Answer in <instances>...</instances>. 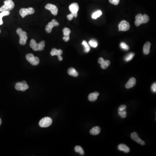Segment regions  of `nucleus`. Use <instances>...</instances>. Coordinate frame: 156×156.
I'll list each match as a JSON object with an SVG mask.
<instances>
[{
  "mask_svg": "<svg viewBox=\"0 0 156 156\" xmlns=\"http://www.w3.org/2000/svg\"><path fill=\"white\" fill-rule=\"evenodd\" d=\"M101 131V129L98 126H96L92 128L90 131V133L92 135H98Z\"/></svg>",
  "mask_w": 156,
  "mask_h": 156,
  "instance_id": "obj_18",
  "label": "nucleus"
},
{
  "mask_svg": "<svg viewBox=\"0 0 156 156\" xmlns=\"http://www.w3.org/2000/svg\"><path fill=\"white\" fill-rule=\"evenodd\" d=\"M118 148L121 151H124L126 153H129L130 151V148L124 144H120L118 146Z\"/></svg>",
  "mask_w": 156,
  "mask_h": 156,
  "instance_id": "obj_20",
  "label": "nucleus"
},
{
  "mask_svg": "<svg viewBox=\"0 0 156 156\" xmlns=\"http://www.w3.org/2000/svg\"><path fill=\"white\" fill-rule=\"evenodd\" d=\"M131 138L132 140H134L135 142H137V143L141 145H145V142L143 140H142L141 138H140L138 136V134L136 132H134L131 133Z\"/></svg>",
  "mask_w": 156,
  "mask_h": 156,
  "instance_id": "obj_14",
  "label": "nucleus"
},
{
  "mask_svg": "<svg viewBox=\"0 0 156 156\" xmlns=\"http://www.w3.org/2000/svg\"><path fill=\"white\" fill-rule=\"evenodd\" d=\"M135 20V25L137 27H138L142 23H148L149 21V17L148 15H142V14H139L136 16Z\"/></svg>",
  "mask_w": 156,
  "mask_h": 156,
  "instance_id": "obj_1",
  "label": "nucleus"
},
{
  "mask_svg": "<svg viewBox=\"0 0 156 156\" xmlns=\"http://www.w3.org/2000/svg\"><path fill=\"white\" fill-rule=\"evenodd\" d=\"M52 119L50 118L45 117L41 119L39 122V125L42 128H47L49 127L52 124Z\"/></svg>",
  "mask_w": 156,
  "mask_h": 156,
  "instance_id": "obj_6",
  "label": "nucleus"
},
{
  "mask_svg": "<svg viewBox=\"0 0 156 156\" xmlns=\"http://www.w3.org/2000/svg\"><path fill=\"white\" fill-rule=\"evenodd\" d=\"M120 47L122 49H123L124 50H128L129 49V47L128 45L124 43V42H122L120 43Z\"/></svg>",
  "mask_w": 156,
  "mask_h": 156,
  "instance_id": "obj_29",
  "label": "nucleus"
},
{
  "mask_svg": "<svg viewBox=\"0 0 156 156\" xmlns=\"http://www.w3.org/2000/svg\"><path fill=\"white\" fill-rule=\"evenodd\" d=\"M102 14V12L101 10H97V11H96V12L93 13L92 15H91V17H92V18H93V19H96L97 18H98L100 16H101Z\"/></svg>",
  "mask_w": 156,
  "mask_h": 156,
  "instance_id": "obj_24",
  "label": "nucleus"
},
{
  "mask_svg": "<svg viewBox=\"0 0 156 156\" xmlns=\"http://www.w3.org/2000/svg\"><path fill=\"white\" fill-rule=\"evenodd\" d=\"M82 44L84 47V52L86 53H89L90 50V47L89 45L88 44L87 42L85 41H83Z\"/></svg>",
  "mask_w": 156,
  "mask_h": 156,
  "instance_id": "obj_21",
  "label": "nucleus"
},
{
  "mask_svg": "<svg viewBox=\"0 0 156 156\" xmlns=\"http://www.w3.org/2000/svg\"><path fill=\"white\" fill-rule=\"evenodd\" d=\"M16 32L20 37V40H19L20 44L22 45H25L27 43V41L28 39L27 33L25 31H23L22 29L20 28L16 30Z\"/></svg>",
  "mask_w": 156,
  "mask_h": 156,
  "instance_id": "obj_3",
  "label": "nucleus"
},
{
  "mask_svg": "<svg viewBox=\"0 0 156 156\" xmlns=\"http://www.w3.org/2000/svg\"><path fill=\"white\" fill-rule=\"evenodd\" d=\"M134 56H135V54H134V53H130V54H129L128 55L126 56V57L124 58V60H125V61L126 62L130 61L131 60L133 59Z\"/></svg>",
  "mask_w": 156,
  "mask_h": 156,
  "instance_id": "obj_27",
  "label": "nucleus"
},
{
  "mask_svg": "<svg viewBox=\"0 0 156 156\" xmlns=\"http://www.w3.org/2000/svg\"><path fill=\"white\" fill-rule=\"evenodd\" d=\"M89 46H90V47H91L92 48L97 47L98 45V43L97 41L96 40H94V39L90 40L89 42Z\"/></svg>",
  "mask_w": 156,
  "mask_h": 156,
  "instance_id": "obj_26",
  "label": "nucleus"
},
{
  "mask_svg": "<svg viewBox=\"0 0 156 156\" xmlns=\"http://www.w3.org/2000/svg\"><path fill=\"white\" fill-rule=\"evenodd\" d=\"M98 97L94 93H90L88 96V99L90 102H95L97 99Z\"/></svg>",
  "mask_w": 156,
  "mask_h": 156,
  "instance_id": "obj_23",
  "label": "nucleus"
},
{
  "mask_svg": "<svg viewBox=\"0 0 156 156\" xmlns=\"http://www.w3.org/2000/svg\"><path fill=\"white\" fill-rule=\"evenodd\" d=\"M69 9L71 13L74 15V17H77L78 16V11L79 10V6L78 3H72L69 5Z\"/></svg>",
  "mask_w": 156,
  "mask_h": 156,
  "instance_id": "obj_12",
  "label": "nucleus"
},
{
  "mask_svg": "<svg viewBox=\"0 0 156 156\" xmlns=\"http://www.w3.org/2000/svg\"><path fill=\"white\" fill-rule=\"evenodd\" d=\"M2 121L1 118H0V126H1V124Z\"/></svg>",
  "mask_w": 156,
  "mask_h": 156,
  "instance_id": "obj_38",
  "label": "nucleus"
},
{
  "mask_svg": "<svg viewBox=\"0 0 156 156\" xmlns=\"http://www.w3.org/2000/svg\"><path fill=\"white\" fill-rule=\"evenodd\" d=\"M30 46L34 51H42L44 50V47H45V42L44 41H42L37 44L35 40L32 39L30 41Z\"/></svg>",
  "mask_w": 156,
  "mask_h": 156,
  "instance_id": "obj_2",
  "label": "nucleus"
},
{
  "mask_svg": "<svg viewBox=\"0 0 156 156\" xmlns=\"http://www.w3.org/2000/svg\"><path fill=\"white\" fill-rule=\"evenodd\" d=\"M3 23V21L2 19L0 18V25H2Z\"/></svg>",
  "mask_w": 156,
  "mask_h": 156,
  "instance_id": "obj_37",
  "label": "nucleus"
},
{
  "mask_svg": "<svg viewBox=\"0 0 156 156\" xmlns=\"http://www.w3.org/2000/svg\"><path fill=\"white\" fill-rule=\"evenodd\" d=\"M75 151L77 153H79L81 155H84V151L81 146H76L75 148Z\"/></svg>",
  "mask_w": 156,
  "mask_h": 156,
  "instance_id": "obj_25",
  "label": "nucleus"
},
{
  "mask_svg": "<svg viewBox=\"0 0 156 156\" xmlns=\"http://www.w3.org/2000/svg\"><path fill=\"white\" fill-rule=\"evenodd\" d=\"M110 61L109 60H104L103 62L101 64V67L102 69H106L110 65Z\"/></svg>",
  "mask_w": 156,
  "mask_h": 156,
  "instance_id": "obj_22",
  "label": "nucleus"
},
{
  "mask_svg": "<svg viewBox=\"0 0 156 156\" xmlns=\"http://www.w3.org/2000/svg\"><path fill=\"white\" fill-rule=\"evenodd\" d=\"M109 1L111 4L117 5L119 3L120 0H109Z\"/></svg>",
  "mask_w": 156,
  "mask_h": 156,
  "instance_id": "obj_31",
  "label": "nucleus"
},
{
  "mask_svg": "<svg viewBox=\"0 0 156 156\" xmlns=\"http://www.w3.org/2000/svg\"><path fill=\"white\" fill-rule=\"evenodd\" d=\"M67 73L69 75L74 77H76L78 76V72L73 67L69 68L68 70Z\"/></svg>",
  "mask_w": 156,
  "mask_h": 156,
  "instance_id": "obj_19",
  "label": "nucleus"
},
{
  "mask_svg": "<svg viewBox=\"0 0 156 156\" xmlns=\"http://www.w3.org/2000/svg\"><path fill=\"white\" fill-rule=\"evenodd\" d=\"M94 93L98 97V96H99V93H98V92H97V91H95V92H94Z\"/></svg>",
  "mask_w": 156,
  "mask_h": 156,
  "instance_id": "obj_36",
  "label": "nucleus"
},
{
  "mask_svg": "<svg viewBox=\"0 0 156 156\" xmlns=\"http://www.w3.org/2000/svg\"><path fill=\"white\" fill-rule=\"evenodd\" d=\"M74 17V15L72 13L67 16V18L68 20H69V21H71V20H73Z\"/></svg>",
  "mask_w": 156,
  "mask_h": 156,
  "instance_id": "obj_33",
  "label": "nucleus"
},
{
  "mask_svg": "<svg viewBox=\"0 0 156 156\" xmlns=\"http://www.w3.org/2000/svg\"><path fill=\"white\" fill-rule=\"evenodd\" d=\"M104 60L102 58V57H101V58H99L98 60V63H99V64H101V63H102L103 62V61Z\"/></svg>",
  "mask_w": 156,
  "mask_h": 156,
  "instance_id": "obj_35",
  "label": "nucleus"
},
{
  "mask_svg": "<svg viewBox=\"0 0 156 156\" xmlns=\"http://www.w3.org/2000/svg\"><path fill=\"white\" fill-rule=\"evenodd\" d=\"M15 88L16 90L24 91L29 89V86L25 81L21 82H18L16 84Z\"/></svg>",
  "mask_w": 156,
  "mask_h": 156,
  "instance_id": "obj_7",
  "label": "nucleus"
},
{
  "mask_svg": "<svg viewBox=\"0 0 156 156\" xmlns=\"http://www.w3.org/2000/svg\"><path fill=\"white\" fill-rule=\"evenodd\" d=\"M151 90H152V91L154 92H156V83H155L153 84L152 85V86H151Z\"/></svg>",
  "mask_w": 156,
  "mask_h": 156,
  "instance_id": "obj_34",
  "label": "nucleus"
},
{
  "mask_svg": "<svg viewBox=\"0 0 156 156\" xmlns=\"http://www.w3.org/2000/svg\"><path fill=\"white\" fill-rule=\"evenodd\" d=\"M118 114L122 118H125L127 116V112L126 110L118 111Z\"/></svg>",
  "mask_w": 156,
  "mask_h": 156,
  "instance_id": "obj_28",
  "label": "nucleus"
},
{
  "mask_svg": "<svg viewBox=\"0 0 156 156\" xmlns=\"http://www.w3.org/2000/svg\"><path fill=\"white\" fill-rule=\"evenodd\" d=\"M126 108H127V107H126V105H124V104H123V105H121L118 108V111L126 110Z\"/></svg>",
  "mask_w": 156,
  "mask_h": 156,
  "instance_id": "obj_32",
  "label": "nucleus"
},
{
  "mask_svg": "<svg viewBox=\"0 0 156 156\" xmlns=\"http://www.w3.org/2000/svg\"><path fill=\"white\" fill-rule=\"evenodd\" d=\"M14 3L12 0H6L4 1V5L0 8V11H10L14 8Z\"/></svg>",
  "mask_w": 156,
  "mask_h": 156,
  "instance_id": "obj_4",
  "label": "nucleus"
},
{
  "mask_svg": "<svg viewBox=\"0 0 156 156\" xmlns=\"http://www.w3.org/2000/svg\"><path fill=\"white\" fill-rule=\"evenodd\" d=\"M63 33L64 36L63 37V40L64 41L68 42L70 39L69 35L71 33V30L68 28H64L63 29Z\"/></svg>",
  "mask_w": 156,
  "mask_h": 156,
  "instance_id": "obj_15",
  "label": "nucleus"
},
{
  "mask_svg": "<svg viewBox=\"0 0 156 156\" xmlns=\"http://www.w3.org/2000/svg\"><path fill=\"white\" fill-rule=\"evenodd\" d=\"M26 58L27 60L33 66H37L40 63V60L38 57L34 56L32 54H27Z\"/></svg>",
  "mask_w": 156,
  "mask_h": 156,
  "instance_id": "obj_5",
  "label": "nucleus"
},
{
  "mask_svg": "<svg viewBox=\"0 0 156 156\" xmlns=\"http://www.w3.org/2000/svg\"><path fill=\"white\" fill-rule=\"evenodd\" d=\"M1 30H0V33H1Z\"/></svg>",
  "mask_w": 156,
  "mask_h": 156,
  "instance_id": "obj_39",
  "label": "nucleus"
},
{
  "mask_svg": "<svg viewBox=\"0 0 156 156\" xmlns=\"http://www.w3.org/2000/svg\"><path fill=\"white\" fill-rule=\"evenodd\" d=\"M63 53V51L61 49H57L56 48L52 49V51L50 52V55L52 56H57L58 57L59 61H62L63 57L61 55Z\"/></svg>",
  "mask_w": 156,
  "mask_h": 156,
  "instance_id": "obj_13",
  "label": "nucleus"
},
{
  "mask_svg": "<svg viewBox=\"0 0 156 156\" xmlns=\"http://www.w3.org/2000/svg\"><path fill=\"white\" fill-rule=\"evenodd\" d=\"M10 14V11H2L0 13V18L2 19L3 17L6 16H8Z\"/></svg>",
  "mask_w": 156,
  "mask_h": 156,
  "instance_id": "obj_30",
  "label": "nucleus"
},
{
  "mask_svg": "<svg viewBox=\"0 0 156 156\" xmlns=\"http://www.w3.org/2000/svg\"><path fill=\"white\" fill-rule=\"evenodd\" d=\"M45 8L50 10L52 14L54 16L57 15L58 14V9L56 5L51 3H48L45 6Z\"/></svg>",
  "mask_w": 156,
  "mask_h": 156,
  "instance_id": "obj_11",
  "label": "nucleus"
},
{
  "mask_svg": "<svg viewBox=\"0 0 156 156\" xmlns=\"http://www.w3.org/2000/svg\"><path fill=\"white\" fill-rule=\"evenodd\" d=\"M20 14L21 16L24 18L26 16L28 15L32 14H34L35 12V10L33 8H23L21 9L20 10Z\"/></svg>",
  "mask_w": 156,
  "mask_h": 156,
  "instance_id": "obj_8",
  "label": "nucleus"
},
{
  "mask_svg": "<svg viewBox=\"0 0 156 156\" xmlns=\"http://www.w3.org/2000/svg\"><path fill=\"white\" fill-rule=\"evenodd\" d=\"M151 43L150 42H147L143 47V52L144 54L148 55L150 53Z\"/></svg>",
  "mask_w": 156,
  "mask_h": 156,
  "instance_id": "obj_17",
  "label": "nucleus"
},
{
  "mask_svg": "<svg viewBox=\"0 0 156 156\" xmlns=\"http://www.w3.org/2000/svg\"><path fill=\"white\" fill-rule=\"evenodd\" d=\"M59 25V23L57 22V21L55 20V19H53L51 22L49 23L46 26L45 30H46L47 33L49 34V33L52 32L53 27H57Z\"/></svg>",
  "mask_w": 156,
  "mask_h": 156,
  "instance_id": "obj_9",
  "label": "nucleus"
},
{
  "mask_svg": "<svg viewBox=\"0 0 156 156\" xmlns=\"http://www.w3.org/2000/svg\"><path fill=\"white\" fill-rule=\"evenodd\" d=\"M130 27L129 23L126 21H122L118 25L119 31H126L129 30Z\"/></svg>",
  "mask_w": 156,
  "mask_h": 156,
  "instance_id": "obj_10",
  "label": "nucleus"
},
{
  "mask_svg": "<svg viewBox=\"0 0 156 156\" xmlns=\"http://www.w3.org/2000/svg\"><path fill=\"white\" fill-rule=\"evenodd\" d=\"M136 83V80L135 78L134 77H132L129 80L128 82L126 83L125 87L127 89H130V88L134 87Z\"/></svg>",
  "mask_w": 156,
  "mask_h": 156,
  "instance_id": "obj_16",
  "label": "nucleus"
}]
</instances>
